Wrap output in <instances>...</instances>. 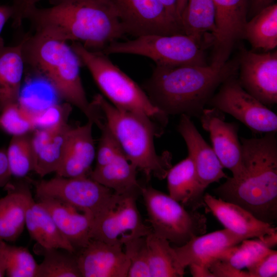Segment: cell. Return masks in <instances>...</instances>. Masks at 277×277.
<instances>
[{
  "label": "cell",
  "mask_w": 277,
  "mask_h": 277,
  "mask_svg": "<svg viewBox=\"0 0 277 277\" xmlns=\"http://www.w3.org/2000/svg\"><path fill=\"white\" fill-rule=\"evenodd\" d=\"M50 7L29 9L25 20L35 32L85 48L102 51L126 35L120 20L108 0H50Z\"/></svg>",
  "instance_id": "6da1fadb"
},
{
  "label": "cell",
  "mask_w": 277,
  "mask_h": 277,
  "mask_svg": "<svg viewBox=\"0 0 277 277\" xmlns=\"http://www.w3.org/2000/svg\"><path fill=\"white\" fill-rule=\"evenodd\" d=\"M238 60L205 66H155L142 88L165 114L200 117L217 88L237 75Z\"/></svg>",
  "instance_id": "7a4b0ae2"
},
{
  "label": "cell",
  "mask_w": 277,
  "mask_h": 277,
  "mask_svg": "<svg viewBox=\"0 0 277 277\" xmlns=\"http://www.w3.org/2000/svg\"><path fill=\"white\" fill-rule=\"evenodd\" d=\"M245 173L228 177L213 190L221 199L234 203L261 221L273 225L277 219V140L275 132L260 138L241 137Z\"/></svg>",
  "instance_id": "3957f363"
},
{
  "label": "cell",
  "mask_w": 277,
  "mask_h": 277,
  "mask_svg": "<svg viewBox=\"0 0 277 277\" xmlns=\"http://www.w3.org/2000/svg\"><path fill=\"white\" fill-rule=\"evenodd\" d=\"M21 42L25 67L47 82L58 97L76 107L98 126L101 114L87 100L80 74L82 65L68 42L35 32Z\"/></svg>",
  "instance_id": "277c9868"
},
{
  "label": "cell",
  "mask_w": 277,
  "mask_h": 277,
  "mask_svg": "<svg viewBox=\"0 0 277 277\" xmlns=\"http://www.w3.org/2000/svg\"><path fill=\"white\" fill-rule=\"evenodd\" d=\"M92 102L128 160L148 179L151 176L165 179L172 167V155L167 151L158 154L154 144L163 127L148 117L115 107L101 94L95 95Z\"/></svg>",
  "instance_id": "5b68a950"
},
{
  "label": "cell",
  "mask_w": 277,
  "mask_h": 277,
  "mask_svg": "<svg viewBox=\"0 0 277 277\" xmlns=\"http://www.w3.org/2000/svg\"><path fill=\"white\" fill-rule=\"evenodd\" d=\"M72 48L82 65L90 72L105 96L115 107L149 118L162 127L168 123L165 114L151 101L140 86L114 64L102 51H91L73 42Z\"/></svg>",
  "instance_id": "8992f818"
},
{
  "label": "cell",
  "mask_w": 277,
  "mask_h": 277,
  "mask_svg": "<svg viewBox=\"0 0 277 277\" xmlns=\"http://www.w3.org/2000/svg\"><path fill=\"white\" fill-rule=\"evenodd\" d=\"M102 52L107 55L129 54L145 56L157 66L208 65L203 45L185 34H148L125 41H117Z\"/></svg>",
  "instance_id": "52a82bcc"
},
{
  "label": "cell",
  "mask_w": 277,
  "mask_h": 277,
  "mask_svg": "<svg viewBox=\"0 0 277 277\" xmlns=\"http://www.w3.org/2000/svg\"><path fill=\"white\" fill-rule=\"evenodd\" d=\"M141 195L152 231L175 246L206 232L207 219L197 210L186 208L169 194L151 186L142 187Z\"/></svg>",
  "instance_id": "ba28073f"
},
{
  "label": "cell",
  "mask_w": 277,
  "mask_h": 277,
  "mask_svg": "<svg viewBox=\"0 0 277 277\" xmlns=\"http://www.w3.org/2000/svg\"><path fill=\"white\" fill-rule=\"evenodd\" d=\"M137 197L114 193L108 205L93 219L91 239L123 246L151 233V227L143 223L137 209Z\"/></svg>",
  "instance_id": "9c48e42d"
},
{
  "label": "cell",
  "mask_w": 277,
  "mask_h": 277,
  "mask_svg": "<svg viewBox=\"0 0 277 277\" xmlns=\"http://www.w3.org/2000/svg\"><path fill=\"white\" fill-rule=\"evenodd\" d=\"M37 199L49 197L68 205L92 219L108 205L114 192L89 176L65 177L56 175L34 183Z\"/></svg>",
  "instance_id": "30bf717a"
},
{
  "label": "cell",
  "mask_w": 277,
  "mask_h": 277,
  "mask_svg": "<svg viewBox=\"0 0 277 277\" xmlns=\"http://www.w3.org/2000/svg\"><path fill=\"white\" fill-rule=\"evenodd\" d=\"M207 105L232 115L254 132H276V113L248 93L236 75L224 81Z\"/></svg>",
  "instance_id": "8fae6325"
},
{
  "label": "cell",
  "mask_w": 277,
  "mask_h": 277,
  "mask_svg": "<svg viewBox=\"0 0 277 277\" xmlns=\"http://www.w3.org/2000/svg\"><path fill=\"white\" fill-rule=\"evenodd\" d=\"M115 11L126 34H185L168 14L160 0H108Z\"/></svg>",
  "instance_id": "7c38bea8"
},
{
  "label": "cell",
  "mask_w": 277,
  "mask_h": 277,
  "mask_svg": "<svg viewBox=\"0 0 277 277\" xmlns=\"http://www.w3.org/2000/svg\"><path fill=\"white\" fill-rule=\"evenodd\" d=\"M243 88L266 106L277 103V52L243 50L238 58Z\"/></svg>",
  "instance_id": "4fadbf2b"
},
{
  "label": "cell",
  "mask_w": 277,
  "mask_h": 277,
  "mask_svg": "<svg viewBox=\"0 0 277 277\" xmlns=\"http://www.w3.org/2000/svg\"><path fill=\"white\" fill-rule=\"evenodd\" d=\"M203 128L208 132L212 149L223 168L229 170L233 179L245 173L239 125L225 121L224 113L211 107L204 108L200 117Z\"/></svg>",
  "instance_id": "5bb4252c"
},
{
  "label": "cell",
  "mask_w": 277,
  "mask_h": 277,
  "mask_svg": "<svg viewBox=\"0 0 277 277\" xmlns=\"http://www.w3.org/2000/svg\"><path fill=\"white\" fill-rule=\"evenodd\" d=\"M215 31L212 36V62L226 63L247 22L248 0H213Z\"/></svg>",
  "instance_id": "9a60e30c"
},
{
  "label": "cell",
  "mask_w": 277,
  "mask_h": 277,
  "mask_svg": "<svg viewBox=\"0 0 277 277\" xmlns=\"http://www.w3.org/2000/svg\"><path fill=\"white\" fill-rule=\"evenodd\" d=\"M71 110L66 111L55 123L37 128L31 133L35 160L33 171L41 177L55 173L62 162L71 127L68 118Z\"/></svg>",
  "instance_id": "2e32d148"
},
{
  "label": "cell",
  "mask_w": 277,
  "mask_h": 277,
  "mask_svg": "<svg viewBox=\"0 0 277 277\" xmlns=\"http://www.w3.org/2000/svg\"><path fill=\"white\" fill-rule=\"evenodd\" d=\"M122 246L91 239L76 254L82 277H126L129 259Z\"/></svg>",
  "instance_id": "e0dca14e"
},
{
  "label": "cell",
  "mask_w": 277,
  "mask_h": 277,
  "mask_svg": "<svg viewBox=\"0 0 277 277\" xmlns=\"http://www.w3.org/2000/svg\"><path fill=\"white\" fill-rule=\"evenodd\" d=\"M177 131L186 143L188 155L193 162L197 178L204 188L228 177L212 148L205 141L190 117L181 115Z\"/></svg>",
  "instance_id": "ac0fdd59"
},
{
  "label": "cell",
  "mask_w": 277,
  "mask_h": 277,
  "mask_svg": "<svg viewBox=\"0 0 277 277\" xmlns=\"http://www.w3.org/2000/svg\"><path fill=\"white\" fill-rule=\"evenodd\" d=\"M204 201L209 211L225 228L246 239H263L276 232L273 225L264 222L241 206L205 193Z\"/></svg>",
  "instance_id": "d6986e66"
},
{
  "label": "cell",
  "mask_w": 277,
  "mask_h": 277,
  "mask_svg": "<svg viewBox=\"0 0 277 277\" xmlns=\"http://www.w3.org/2000/svg\"><path fill=\"white\" fill-rule=\"evenodd\" d=\"M93 125L88 120L84 125L71 126L64 158L56 175L65 177L89 176L96 155L92 135Z\"/></svg>",
  "instance_id": "ffe728a7"
},
{
  "label": "cell",
  "mask_w": 277,
  "mask_h": 277,
  "mask_svg": "<svg viewBox=\"0 0 277 277\" xmlns=\"http://www.w3.org/2000/svg\"><path fill=\"white\" fill-rule=\"evenodd\" d=\"M245 239H247L225 228L194 236L183 246L173 247L180 265L185 269L191 264L206 266L220 253Z\"/></svg>",
  "instance_id": "44dd1931"
},
{
  "label": "cell",
  "mask_w": 277,
  "mask_h": 277,
  "mask_svg": "<svg viewBox=\"0 0 277 277\" xmlns=\"http://www.w3.org/2000/svg\"><path fill=\"white\" fill-rule=\"evenodd\" d=\"M38 202L48 211L61 233L75 250L88 245L91 240L93 221L90 215L52 198H39Z\"/></svg>",
  "instance_id": "7402d4cb"
},
{
  "label": "cell",
  "mask_w": 277,
  "mask_h": 277,
  "mask_svg": "<svg viewBox=\"0 0 277 277\" xmlns=\"http://www.w3.org/2000/svg\"><path fill=\"white\" fill-rule=\"evenodd\" d=\"M4 188L7 193L0 199V240L14 242L24 230L26 210L32 196L26 184L9 182Z\"/></svg>",
  "instance_id": "603a6c76"
},
{
  "label": "cell",
  "mask_w": 277,
  "mask_h": 277,
  "mask_svg": "<svg viewBox=\"0 0 277 277\" xmlns=\"http://www.w3.org/2000/svg\"><path fill=\"white\" fill-rule=\"evenodd\" d=\"M167 179L169 195L186 208L197 210L206 205L204 201L206 189L200 183L191 157H187L172 166Z\"/></svg>",
  "instance_id": "cb8c5ba5"
},
{
  "label": "cell",
  "mask_w": 277,
  "mask_h": 277,
  "mask_svg": "<svg viewBox=\"0 0 277 277\" xmlns=\"http://www.w3.org/2000/svg\"><path fill=\"white\" fill-rule=\"evenodd\" d=\"M25 68L22 44L5 46L0 37V111L21 99L22 82Z\"/></svg>",
  "instance_id": "d4e9b609"
},
{
  "label": "cell",
  "mask_w": 277,
  "mask_h": 277,
  "mask_svg": "<svg viewBox=\"0 0 277 277\" xmlns=\"http://www.w3.org/2000/svg\"><path fill=\"white\" fill-rule=\"evenodd\" d=\"M25 226L31 238L41 247L75 253V249L61 233L48 211L32 197L26 210Z\"/></svg>",
  "instance_id": "484cf974"
},
{
  "label": "cell",
  "mask_w": 277,
  "mask_h": 277,
  "mask_svg": "<svg viewBox=\"0 0 277 277\" xmlns=\"http://www.w3.org/2000/svg\"><path fill=\"white\" fill-rule=\"evenodd\" d=\"M137 169L122 152L107 164L95 167L89 176L118 194L141 195L136 179Z\"/></svg>",
  "instance_id": "4316f807"
},
{
  "label": "cell",
  "mask_w": 277,
  "mask_h": 277,
  "mask_svg": "<svg viewBox=\"0 0 277 277\" xmlns=\"http://www.w3.org/2000/svg\"><path fill=\"white\" fill-rule=\"evenodd\" d=\"M243 38L254 50L268 52L277 46V4L262 9L246 23Z\"/></svg>",
  "instance_id": "83f0119b"
},
{
  "label": "cell",
  "mask_w": 277,
  "mask_h": 277,
  "mask_svg": "<svg viewBox=\"0 0 277 277\" xmlns=\"http://www.w3.org/2000/svg\"><path fill=\"white\" fill-rule=\"evenodd\" d=\"M150 277H182L180 264L170 242L153 231L146 236Z\"/></svg>",
  "instance_id": "f1b7e54d"
},
{
  "label": "cell",
  "mask_w": 277,
  "mask_h": 277,
  "mask_svg": "<svg viewBox=\"0 0 277 277\" xmlns=\"http://www.w3.org/2000/svg\"><path fill=\"white\" fill-rule=\"evenodd\" d=\"M277 244V232L263 239L243 240L217 255L218 258L240 270L248 268L267 254ZM215 258V257H214Z\"/></svg>",
  "instance_id": "f546056e"
},
{
  "label": "cell",
  "mask_w": 277,
  "mask_h": 277,
  "mask_svg": "<svg viewBox=\"0 0 277 277\" xmlns=\"http://www.w3.org/2000/svg\"><path fill=\"white\" fill-rule=\"evenodd\" d=\"M182 25L187 35L203 45V38L215 31V10L213 0H188L181 18Z\"/></svg>",
  "instance_id": "4dcf8cb0"
},
{
  "label": "cell",
  "mask_w": 277,
  "mask_h": 277,
  "mask_svg": "<svg viewBox=\"0 0 277 277\" xmlns=\"http://www.w3.org/2000/svg\"><path fill=\"white\" fill-rule=\"evenodd\" d=\"M41 111L28 107L20 99L0 111V128L12 136L32 133L38 127Z\"/></svg>",
  "instance_id": "1f68e13d"
},
{
  "label": "cell",
  "mask_w": 277,
  "mask_h": 277,
  "mask_svg": "<svg viewBox=\"0 0 277 277\" xmlns=\"http://www.w3.org/2000/svg\"><path fill=\"white\" fill-rule=\"evenodd\" d=\"M41 248L44 259L38 264L35 277H82L75 253Z\"/></svg>",
  "instance_id": "d6a6232c"
},
{
  "label": "cell",
  "mask_w": 277,
  "mask_h": 277,
  "mask_svg": "<svg viewBox=\"0 0 277 277\" xmlns=\"http://www.w3.org/2000/svg\"><path fill=\"white\" fill-rule=\"evenodd\" d=\"M31 133L12 136L6 149L12 176L22 178L34 171L35 160Z\"/></svg>",
  "instance_id": "836d02e7"
},
{
  "label": "cell",
  "mask_w": 277,
  "mask_h": 277,
  "mask_svg": "<svg viewBox=\"0 0 277 277\" xmlns=\"http://www.w3.org/2000/svg\"><path fill=\"white\" fill-rule=\"evenodd\" d=\"M0 257L9 277H35L38 264L29 250L0 240Z\"/></svg>",
  "instance_id": "e575fe53"
},
{
  "label": "cell",
  "mask_w": 277,
  "mask_h": 277,
  "mask_svg": "<svg viewBox=\"0 0 277 277\" xmlns=\"http://www.w3.org/2000/svg\"><path fill=\"white\" fill-rule=\"evenodd\" d=\"M124 246L130 263L127 276L150 277L146 236L132 240Z\"/></svg>",
  "instance_id": "d590c367"
},
{
  "label": "cell",
  "mask_w": 277,
  "mask_h": 277,
  "mask_svg": "<svg viewBox=\"0 0 277 277\" xmlns=\"http://www.w3.org/2000/svg\"><path fill=\"white\" fill-rule=\"evenodd\" d=\"M100 130L102 133L95 155L96 158L95 167L107 164L123 152L117 141L105 123Z\"/></svg>",
  "instance_id": "8d00e7d4"
},
{
  "label": "cell",
  "mask_w": 277,
  "mask_h": 277,
  "mask_svg": "<svg viewBox=\"0 0 277 277\" xmlns=\"http://www.w3.org/2000/svg\"><path fill=\"white\" fill-rule=\"evenodd\" d=\"M247 270L250 277H276L277 251L271 249Z\"/></svg>",
  "instance_id": "74e56055"
},
{
  "label": "cell",
  "mask_w": 277,
  "mask_h": 277,
  "mask_svg": "<svg viewBox=\"0 0 277 277\" xmlns=\"http://www.w3.org/2000/svg\"><path fill=\"white\" fill-rule=\"evenodd\" d=\"M206 266L213 277H250L247 271L237 269L216 257L212 259Z\"/></svg>",
  "instance_id": "f35d334b"
},
{
  "label": "cell",
  "mask_w": 277,
  "mask_h": 277,
  "mask_svg": "<svg viewBox=\"0 0 277 277\" xmlns=\"http://www.w3.org/2000/svg\"><path fill=\"white\" fill-rule=\"evenodd\" d=\"M41 0H12V26L17 28L21 26L25 21V15L31 8L36 6Z\"/></svg>",
  "instance_id": "ab89813d"
},
{
  "label": "cell",
  "mask_w": 277,
  "mask_h": 277,
  "mask_svg": "<svg viewBox=\"0 0 277 277\" xmlns=\"http://www.w3.org/2000/svg\"><path fill=\"white\" fill-rule=\"evenodd\" d=\"M12 176L6 155V149H0V188L4 187Z\"/></svg>",
  "instance_id": "60d3db41"
},
{
  "label": "cell",
  "mask_w": 277,
  "mask_h": 277,
  "mask_svg": "<svg viewBox=\"0 0 277 277\" xmlns=\"http://www.w3.org/2000/svg\"><path fill=\"white\" fill-rule=\"evenodd\" d=\"M275 0H248V15L253 17L265 8L274 3Z\"/></svg>",
  "instance_id": "b9f144b4"
},
{
  "label": "cell",
  "mask_w": 277,
  "mask_h": 277,
  "mask_svg": "<svg viewBox=\"0 0 277 277\" xmlns=\"http://www.w3.org/2000/svg\"><path fill=\"white\" fill-rule=\"evenodd\" d=\"M169 16L182 28L181 22L177 13V0H160Z\"/></svg>",
  "instance_id": "7bdbcfd3"
},
{
  "label": "cell",
  "mask_w": 277,
  "mask_h": 277,
  "mask_svg": "<svg viewBox=\"0 0 277 277\" xmlns=\"http://www.w3.org/2000/svg\"><path fill=\"white\" fill-rule=\"evenodd\" d=\"M190 272L194 277H213L207 267L191 264L189 265Z\"/></svg>",
  "instance_id": "ee69618b"
},
{
  "label": "cell",
  "mask_w": 277,
  "mask_h": 277,
  "mask_svg": "<svg viewBox=\"0 0 277 277\" xmlns=\"http://www.w3.org/2000/svg\"><path fill=\"white\" fill-rule=\"evenodd\" d=\"M12 15L13 9L11 5H0V34L5 25L12 18Z\"/></svg>",
  "instance_id": "f6af8a7d"
},
{
  "label": "cell",
  "mask_w": 277,
  "mask_h": 277,
  "mask_svg": "<svg viewBox=\"0 0 277 277\" xmlns=\"http://www.w3.org/2000/svg\"><path fill=\"white\" fill-rule=\"evenodd\" d=\"M187 2L188 0H177V13L181 22L182 16L187 6Z\"/></svg>",
  "instance_id": "bcb514c9"
},
{
  "label": "cell",
  "mask_w": 277,
  "mask_h": 277,
  "mask_svg": "<svg viewBox=\"0 0 277 277\" xmlns=\"http://www.w3.org/2000/svg\"><path fill=\"white\" fill-rule=\"evenodd\" d=\"M6 275V267L5 264L0 257V277H3Z\"/></svg>",
  "instance_id": "7dc6e473"
}]
</instances>
